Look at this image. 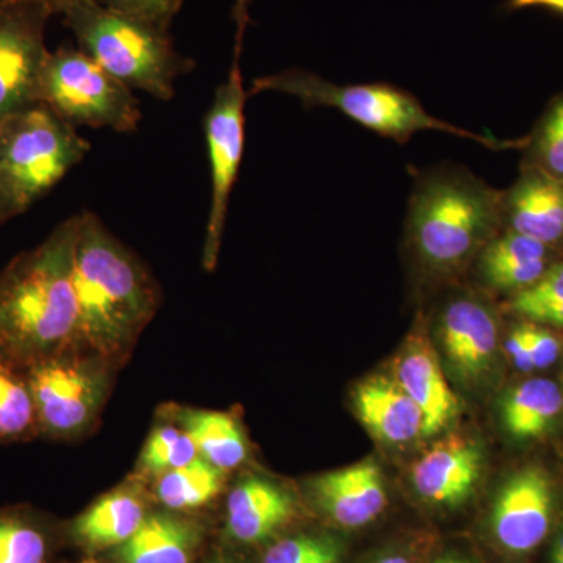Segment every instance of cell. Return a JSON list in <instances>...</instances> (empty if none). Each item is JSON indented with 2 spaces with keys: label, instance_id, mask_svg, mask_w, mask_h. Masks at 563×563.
I'll list each match as a JSON object with an SVG mask.
<instances>
[{
  "label": "cell",
  "instance_id": "9c48e42d",
  "mask_svg": "<svg viewBox=\"0 0 563 563\" xmlns=\"http://www.w3.org/2000/svg\"><path fill=\"white\" fill-rule=\"evenodd\" d=\"M250 92L244 90L240 55L233 54L231 73L214 92L207 113L206 141L211 174V202L203 243L202 265L214 269L222 233L228 220L233 185L239 179L244 150V106Z\"/></svg>",
  "mask_w": 563,
  "mask_h": 563
},
{
  "label": "cell",
  "instance_id": "f35d334b",
  "mask_svg": "<svg viewBox=\"0 0 563 563\" xmlns=\"http://www.w3.org/2000/svg\"><path fill=\"white\" fill-rule=\"evenodd\" d=\"M374 563H412L409 559L402 558V555H387V558L379 559Z\"/></svg>",
  "mask_w": 563,
  "mask_h": 563
},
{
  "label": "cell",
  "instance_id": "44dd1931",
  "mask_svg": "<svg viewBox=\"0 0 563 563\" xmlns=\"http://www.w3.org/2000/svg\"><path fill=\"white\" fill-rule=\"evenodd\" d=\"M563 413L561 385L550 379H528L503 396L501 424L515 442L542 439Z\"/></svg>",
  "mask_w": 563,
  "mask_h": 563
},
{
  "label": "cell",
  "instance_id": "1f68e13d",
  "mask_svg": "<svg viewBox=\"0 0 563 563\" xmlns=\"http://www.w3.org/2000/svg\"><path fill=\"white\" fill-rule=\"evenodd\" d=\"M523 328L529 351H531L533 369H547L553 366L562 352L561 335L539 322L525 320Z\"/></svg>",
  "mask_w": 563,
  "mask_h": 563
},
{
  "label": "cell",
  "instance_id": "ffe728a7",
  "mask_svg": "<svg viewBox=\"0 0 563 563\" xmlns=\"http://www.w3.org/2000/svg\"><path fill=\"white\" fill-rule=\"evenodd\" d=\"M146 501L139 485L128 484L107 493L73 525V533L92 550L121 547L146 520Z\"/></svg>",
  "mask_w": 563,
  "mask_h": 563
},
{
  "label": "cell",
  "instance_id": "ab89813d",
  "mask_svg": "<svg viewBox=\"0 0 563 563\" xmlns=\"http://www.w3.org/2000/svg\"><path fill=\"white\" fill-rule=\"evenodd\" d=\"M433 563H468L465 561H462V559L453 558V555H448V558L439 559V561H435Z\"/></svg>",
  "mask_w": 563,
  "mask_h": 563
},
{
  "label": "cell",
  "instance_id": "5bb4252c",
  "mask_svg": "<svg viewBox=\"0 0 563 563\" xmlns=\"http://www.w3.org/2000/svg\"><path fill=\"white\" fill-rule=\"evenodd\" d=\"M391 376L420 407L424 417L422 439L442 433L461 415V399L448 383L439 354L424 333L413 332L406 340L393 362Z\"/></svg>",
  "mask_w": 563,
  "mask_h": 563
},
{
  "label": "cell",
  "instance_id": "d4e9b609",
  "mask_svg": "<svg viewBox=\"0 0 563 563\" xmlns=\"http://www.w3.org/2000/svg\"><path fill=\"white\" fill-rule=\"evenodd\" d=\"M40 437L38 418L25 368L0 355V443Z\"/></svg>",
  "mask_w": 563,
  "mask_h": 563
},
{
  "label": "cell",
  "instance_id": "f546056e",
  "mask_svg": "<svg viewBox=\"0 0 563 563\" xmlns=\"http://www.w3.org/2000/svg\"><path fill=\"white\" fill-rule=\"evenodd\" d=\"M335 540L320 536H295L282 539L266 551L263 563H339Z\"/></svg>",
  "mask_w": 563,
  "mask_h": 563
},
{
  "label": "cell",
  "instance_id": "74e56055",
  "mask_svg": "<svg viewBox=\"0 0 563 563\" xmlns=\"http://www.w3.org/2000/svg\"><path fill=\"white\" fill-rule=\"evenodd\" d=\"M11 211L9 198H7L5 185H3L2 169H0V214Z\"/></svg>",
  "mask_w": 563,
  "mask_h": 563
},
{
  "label": "cell",
  "instance_id": "cb8c5ba5",
  "mask_svg": "<svg viewBox=\"0 0 563 563\" xmlns=\"http://www.w3.org/2000/svg\"><path fill=\"white\" fill-rule=\"evenodd\" d=\"M224 472L199 455L195 461L155 477V498L169 510H192L213 501L222 490Z\"/></svg>",
  "mask_w": 563,
  "mask_h": 563
},
{
  "label": "cell",
  "instance_id": "8d00e7d4",
  "mask_svg": "<svg viewBox=\"0 0 563 563\" xmlns=\"http://www.w3.org/2000/svg\"><path fill=\"white\" fill-rule=\"evenodd\" d=\"M551 559H563V526L555 533L553 548H551Z\"/></svg>",
  "mask_w": 563,
  "mask_h": 563
},
{
  "label": "cell",
  "instance_id": "5b68a950",
  "mask_svg": "<svg viewBox=\"0 0 563 563\" xmlns=\"http://www.w3.org/2000/svg\"><path fill=\"white\" fill-rule=\"evenodd\" d=\"M284 92L299 99L306 109H335L363 128L379 133L396 143H407L415 133L437 131L459 139L476 141L488 150L514 146L493 136L479 135L450 122L439 120L426 111L415 96L387 84L339 85L303 69H288L252 81L250 96L258 92Z\"/></svg>",
  "mask_w": 563,
  "mask_h": 563
},
{
  "label": "cell",
  "instance_id": "b9f144b4",
  "mask_svg": "<svg viewBox=\"0 0 563 563\" xmlns=\"http://www.w3.org/2000/svg\"><path fill=\"white\" fill-rule=\"evenodd\" d=\"M81 563H99V562L91 561V559H88V561H85V562H81Z\"/></svg>",
  "mask_w": 563,
  "mask_h": 563
},
{
  "label": "cell",
  "instance_id": "6da1fadb",
  "mask_svg": "<svg viewBox=\"0 0 563 563\" xmlns=\"http://www.w3.org/2000/svg\"><path fill=\"white\" fill-rule=\"evenodd\" d=\"M73 280L79 347L117 368L157 313L161 288L136 255L90 211L79 214L77 222Z\"/></svg>",
  "mask_w": 563,
  "mask_h": 563
},
{
  "label": "cell",
  "instance_id": "277c9868",
  "mask_svg": "<svg viewBox=\"0 0 563 563\" xmlns=\"http://www.w3.org/2000/svg\"><path fill=\"white\" fill-rule=\"evenodd\" d=\"M63 14L80 51L129 88L169 101L176 80L195 69V60L176 51L168 31L107 9L98 0L76 3Z\"/></svg>",
  "mask_w": 563,
  "mask_h": 563
},
{
  "label": "cell",
  "instance_id": "60d3db41",
  "mask_svg": "<svg viewBox=\"0 0 563 563\" xmlns=\"http://www.w3.org/2000/svg\"><path fill=\"white\" fill-rule=\"evenodd\" d=\"M550 563H563V559H550Z\"/></svg>",
  "mask_w": 563,
  "mask_h": 563
},
{
  "label": "cell",
  "instance_id": "e0dca14e",
  "mask_svg": "<svg viewBox=\"0 0 563 563\" xmlns=\"http://www.w3.org/2000/svg\"><path fill=\"white\" fill-rule=\"evenodd\" d=\"M354 409L374 439L402 446L422 439L424 417L420 407L393 376L374 374L355 387Z\"/></svg>",
  "mask_w": 563,
  "mask_h": 563
},
{
  "label": "cell",
  "instance_id": "e575fe53",
  "mask_svg": "<svg viewBox=\"0 0 563 563\" xmlns=\"http://www.w3.org/2000/svg\"><path fill=\"white\" fill-rule=\"evenodd\" d=\"M531 7H542V9L563 14V0H509L510 10L531 9Z\"/></svg>",
  "mask_w": 563,
  "mask_h": 563
},
{
  "label": "cell",
  "instance_id": "ac0fdd59",
  "mask_svg": "<svg viewBox=\"0 0 563 563\" xmlns=\"http://www.w3.org/2000/svg\"><path fill=\"white\" fill-rule=\"evenodd\" d=\"M553 247L503 229L477 254V273L485 287L499 292L528 290L553 265Z\"/></svg>",
  "mask_w": 563,
  "mask_h": 563
},
{
  "label": "cell",
  "instance_id": "7402d4cb",
  "mask_svg": "<svg viewBox=\"0 0 563 563\" xmlns=\"http://www.w3.org/2000/svg\"><path fill=\"white\" fill-rule=\"evenodd\" d=\"M177 424L191 437L198 453L220 468L232 472L246 462L250 448L235 418L214 410H177Z\"/></svg>",
  "mask_w": 563,
  "mask_h": 563
},
{
  "label": "cell",
  "instance_id": "d6986e66",
  "mask_svg": "<svg viewBox=\"0 0 563 563\" xmlns=\"http://www.w3.org/2000/svg\"><path fill=\"white\" fill-rule=\"evenodd\" d=\"M295 517V501L280 485L247 477L228 498V529L242 543H261Z\"/></svg>",
  "mask_w": 563,
  "mask_h": 563
},
{
  "label": "cell",
  "instance_id": "83f0119b",
  "mask_svg": "<svg viewBox=\"0 0 563 563\" xmlns=\"http://www.w3.org/2000/svg\"><path fill=\"white\" fill-rule=\"evenodd\" d=\"M199 457L198 448L179 424L154 428L140 455L141 476L158 477Z\"/></svg>",
  "mask_w": 563,
  "mask_h": 563
},
{
  "label": "cell",
  "instance_id": "8fae6325",
  "mask_svg": "<svg viewBox=\"0 0 563 563\" xmlns=\"http://www.w3.org/2000/svg\"><path fill=\"white\" fill-rule=\"evenodd\" d=\"M555 487L540 465H526L504 481L492 507V533L496 543L515 558L539 550L554 526Z\"/></svg>",
  "mask_w": 563,
  "mask_h": 563
},
{
  "label": "cell",
  "instance_id": "7a4b0ae2",
  "mask_svg": "<svg viewBox=\"0 0 563 563\" xmlns=\"http://www.w3.org/2000/svg\"><path fill=\"white\" fill-rule=\"evenodd\" d=\"M79 217L20 255L0 274V355L27 368L79 346V310L73 280Z\"/></svg>",
  "mask_w": 563,
  "mask_h": 563
},
{
  "label": "cell",
  "instance_id": "7c38bea8",
  "mask_svg": "<svg viewBox=\"0 0 563 563\" xmlns=\"http://www.w3.org/2000/svg\"><path fill=\"white\" fill-rule=\"evenodd\" d=\"M437 336L448 368L459 383L476 387L490 379L499 351V329L490 307L472 295L444 303Z\"/></svg>",
  "mask_w": 563,
  "mask_h": 563
},
{
  "label": "cell",
  "instance_id": "7bdbcfd3",
  "mask_svg": "<svg viewBox=\"0 0 563 563\" xmlns=\"http://www.w3.org/2000/svg\"><path fill=\"white\" fill-rule=\"evenodd\" d=\"M562 393H563V373H562V384H561Z\"/></svg>",
  "mask_w": 563,
  "mask_h": 563
},
{
  "label": "cell",
  "instance_id": "603a6c76",
  "mask_svg": "<svg viewBox=\"0 0 563 563\" xmlns=\"http://www.w3.org/2000/svg\"><path fill=\"white\" fill-rule=\"evenodd\" d=\"M195 528L172 515H147L139 531L120 547L122 563H191Z\"/></svg>",
  "mask_w": 563,
  "mask_h": 563
},
{
  "label": "cell",
  "instance_id": "484cf974",
  "mask_svg": "<svg viewBox=\"0 0 563 563\" xmlns=\"http://www.w3.org/2000/svg\"><path fill=\"white\" fill-rule=\"evenodd\" d=\"M54 536L24 507L0 509V563H51Z\"/></svg>",
  "mask_w": 563,
  "mask_h": 563
},
{
  "label": "cell",
  "instance_id": "8992f818",
  "mask_svg": "<svg viewBox=\"0 0 563 563\" xmlns=\"http://www.w3.org/2000/svg\"><path fill=\"white\" fill-rule=\"evenodd\" d=\"M73 125L43 107L0 120V169L11 210H22L51 190L90 152Z\"/></svg>",
  "mask_w": 563,
  "mask_h": 563
},
{
  "label": "cell",
  "instance_id": "d6a6232c",
  "mask_svg": "<svg viewBox=\"0 0 563 563\" xmlns=\"http://www.w3.org/2000/svg\"><path fill=\"white\" fill-rule=\"evenodd\" d=\"M504 350H506L507 357L510 363L520 373H532L533 363L531 357V351H529L528 340H526L523 321L520 324L515 325L512 331L507 335L506 343H504Z\"/></svg>",
  "mask_w": 563,
  "mask_h": 563
},
{
  "label": "cell",
  "instance_id": "d590c367",
  "mask_svg": "<svg viewBox=\"0 0 563 563\" xmlns=\"http://www.w3.org/2000/svg\"><path fill=\"white\" fill-rule=\"evenodd\" d=\"M44 5L52 11V13H65L69 7L76 5V3L85 2V0H40ZM99 2V0H98Z\"/></svg>",
  "mask_w": 563,
  "mask_h": 563
},
{
  "label": "cell",
  "instance_id": "4dcf8cb0",
  "mask_svg": "<svg viewBox=\"0 0 563 563\" xmlns=\"http://www.w3.org/2000/svg\"><path fill=\"white\" fill-rule=\"evenodd\" d=\"M99 2L107 9L120 11L122 14L150 22L155 27L169 32L184 0H99Z\"/></svg>",
  "mask_w": 563,
  "mask_h": 563
},
{
  "label": "cell",
  "instance_id": "f1b7e54d",
  "mask_svg": "<svg viewBox=\"0 0 563 563\" xmlns=\"http://www.w3.org/2000/svg\"><path fill=\"white\" fill-rule=\"evenodd\" d=\"M525 166L563 180V95L551 102L536 132L526 140Z\"/></svg>",
  "mask_w": 563,
  "mask_h": 563
},
{
  "label": "cell",
  "instance_id": "30bf717a",
  "mask_svg": "<svg viewBox=\"0 0 563 563\" xmlns=\"http://www.w3.org/2000/svg\"><path fill=\"white\" fill-rule=\"evenodd\" d=\"M52 11L40 0L0 3V120L41 101L46 66L44 24Z\"/></svg>",
  "mask_w": 563,
  "mask_h": 563
},
{
  "label": "cell",
  "instance_id": "52a82bcc",
  "mask_svg": "<svg viewBox=\"0 0 563 563\" xmlns=\"http://www.w3.org/2000/svg\"><path fill=\"white\" fill-rule=\"evenodd\" d=\"M113 366L84 347L25 368L38 418L40 437L73 440L98 421L111 388Z\"/></svg>",
  "mask_w": 563,
  "mask_h": 563
},
{
  "label": "cell",
  "instance_id": "4fadbf2b",
  "mask_svg": "<svg viewBox=\"0 0 563 563\" xmlns=\"http://www.w3.org/2000/svg\"><path fill=\"white\" fill-rule=\"evenodd\" d=\"M483 473V448L468 437L451 435L433 443L415 461L410 483L422 501L455 507L473 495Z\"/></svg>",
  "mask_w": 563,
  "mask_h": 563
},
{
  "label": "cell",
  "instance_id": "4316f807",
  "mask_svg": "<svg viewBox=\"0 0 563 563\" xmlns=\"http://www.w3.org/2000/svg\"><path fill=\"white\" fill-rule=\"evenodd\" d=\"M507 309L523 320L563 329V262H554L542 279L512 296Z\"/></svg>",
  "mask_w": 563,
  "mask_h": 563
},
{
  "label": "cell",
  "instance_id": "836d02e7",
  "mask_svg": "<svg viewBox=\"0 0 563 563\" xmlns=\"http://www.w3.org/2000/svg\"><path fill=\"white\" fill-rule=\"evenodd\" d=\"M250 3L251 0H235V7H233V18L236 22L235 54H242L244 32L251 22Z\"/></svg>",
  "mask_w": 563,
  "mask_h": 563
},
{
  "label": "cell",
  "instance_id": "ee69618b",
  "mask_svg": "<svg viewBox=\"0 0 563 563\" xmlns=\"http://www.w3.org/2000/svg\"><path fill=\"white\" fill-rule=\"evenodd\" d=\"M214 563H229V562H214Z\"/></svg>",
  "mask_w": 563,
  "mask_h": 563
},
{
  "label": "cell",
  "instance_id": "9a60e30c",
  "mask_svg": "<svg viewBox=\"0 0 563 563\" xmlns=\"http://www.w3.org/2000/svg\"><path fill=\"white\" fill-rule=\"evenodd\" d=\"M310 490L333 523L347 529L372 523L388 501L383 470L374 461L321 474Z\"/></svg>",
  "mask_w": 563,
  "mask_h": 563
},
{
  "label": "cell",
  "instance_id": "2e32d148",
  "mask_svg": "<svg viewBox=\"0 0 563 563\" xmlns=\"http://www.w3.org/2000/svg\"><path fill=\"white\" fill-rule=\"evenodd\" d=\"M503 229L555 247L563 243V180L525 166L503 192Z\"/></svg>",
  "mask_w": 563,
  "mask_h": 563
},
{
  "label": "cell",
  "instance_id": "ba28073f",
  "mask_svg": "<svg viewBox=\"0 0 563 563\" xmlns=\"http://www.w3.org/2000/svg\"><path fill=\"white\" fill-rule=\"evenodd\" d=\"M40 99L70 125L133 132L141 121L140 103L132 88L84 51L70 47H62L47 57Z\"/></svg>",
  "mask_w": 563,
  "mask_h": 563
},
{
  "label": "cell",
  "instance_id": "3957f363",
  "mask_svg": "<svg viewBox=\"0 0 563 563\" xmlns=\"http://www.w3.org/2000/svg\"><path fill=\"white\" fill-rule=\"evenodd\" d=\"M503 192L465 169H437L415 187L407 240L433 277H450L503 231Z\"/></svg>",
  "mask_w": 563,
  "mask_h": 563
}]
</instances>
